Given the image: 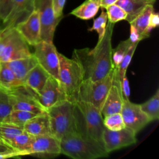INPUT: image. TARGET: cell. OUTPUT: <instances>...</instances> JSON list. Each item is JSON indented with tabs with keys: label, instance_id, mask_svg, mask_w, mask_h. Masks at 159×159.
Here are the masks:
<instances>
[{
	"label": "cell",
	"instance_id": "6da1fadb",
	"mask_svg": "<svg viewBox=\"0 0 159 159\" xmlns=\"http://www.w3.org/2000/svg\"><path fill=\"white\" fill-rule=\"evenodd\" d=\"M108 21V20H107ZM114 24L107 22L106 32L93 48L75 49L72 58L80 64L84 80H99L114 69L112 61V35Z\"/></svg>",
	"mask_w": 159,
	"mask_h": 159
},
{
	"label": "cell",
	"instance_id": "7a4b0ae2",
	"mask_svg": "<svg viewBox=\"0 0 159 159\" xmlns=\"http://www.w3.org/2000/svg\"><path fill=\"white\" fill-rule=\"evenodd\" d=\"M45 111L49 119L52 134L59 140L68 135L81 132L75 103L64 99Z\"/></svg>",
	"mask_w": 159,
	"mask_h": 159
},
{
	"label": "cell",
	"instance_id": "3957f363",
	"mask_svg": "<svg viewBox=\"0 0 159 159\" xmlns=\"http://www.w3.org/2000/svg\"><path fill=\"white\" fill-rule=\"evenodd\" d=\"M60 143L61 154L73 159H96L109 155L102 144L81 132L68 135Z\"/></svg>",
	"mask_w": 159,
	"mask_h": 159
},
{
	"label": "cell",
	"instance_id": "277c9868",
	"mask_svg": "<svg viewBox=\"0 0 159 159\" xmlns=\"http://www.w3.org/2000/svg\"><path fill=\"white\" fill-rule=\"evenodd\" d=\"M58 80L66 99L75 103L78 100L80 87L83 81L80 64L74 58H69L58 52Z\"/></svg>",
	"mask_w": 159,
	"mask_h": 159
},
{
	"label": "cell",
	"instance_id": "5b68a950",
	"mask_svg": "<svg viewBox=\"0 0 159 159\" xmlns=\"http://www.w3.org/2000/svg\"><path fill=\"white\" fill-rule=\"evenodd\" d=\"M32 55L29 44L15 27L4 26L0 30V62H7Z\"/></svg>",
	"mask_w": 159,
	"mask_h": 159
},
{
	"label": "cell",
	"instance_id": "8992f818",
	"mask_svg": "<svg viewBox=\"0 0 159 159\" xmlns=\"http://www.w3.org/2000/svg\"><path fill=\"white\" fill-rule=\"evenodd\" d=\"M75 104L78 117L82 120L78 118L81 133L103 145L102 135L106 127L101 111L93 105L82 101L78 100Z\"/></svg>",
	"mask_w": 159,
	"mask_h": 159
},
{
	"label": "cell",
	"instance_id": "52a82bcc",
	"mask_svg": "<svg viewBox=\"0 0 159 159\" xmlns=\"http://www.w3.org/2000/svg\"><path fill=\"white\" fill-rule=\"evenodd\" d=\"M113 75L114 69L101 80H84L79 89L78 100L89 103L101 111L111 86Z\"/></svg>",
	"mask_w": 159,
	"mask_h": 159
},
{
	"label": "cell",
	"instance_id": "ba28073f",
	"mask_svg": "<svg viewBox=\"0 0 159 159\" xmlns=\"http://www.w3.org/2000/svg\"><path fill=\"white\" fill-rule=\"evenodd\" d=\"M35 9L39 14L40 23V40L53 42L56 28L62 18L54 14L52 0H35Z\"/></svg>",
	"mask_w": 159,
	"mask_h": 159
},
{
	"label": "cell",
	"instance_id": "9c48e42d",
	"mask_svg": "<svg viewBox=\"0 0 159 159\" xmlns=\"http://www.w3.org/2000/svg\"><path fill=\"white\" fill-rule=\"evenodd\" d=\"M34 51L32 54L36 58L38 64L46 71L50 76L58 81L59 57L53 42L40 40L34 45Z\"/></svg>",
	"mask_w": 159,
	"mask_h": 159
},
{
	"label": "cell",
	"instance_id": "30bf717a",
	"mask_svg": "<svg viewBox=\"0 0 159 159\" xmlns=\"http://www.w3.org/2000/svg\"><path fill=\"white\" fill-rule=\"evenodd\" d=\"M12 109H19L42 114L46 112L40 106L32 91L24 84L7 89Z\"/></svg>",
	"mask_w": 159,
	"mask_h": 159
},
{
	"label": "cell",
	"instance_id": "8fae6325",
	"mask_svg": "<svg viewBox=\"0 0 159 159\" xmlns=\"http://www.w3.org/2000/svg\"><path fill=\"white\" fill-rule=\"evenodd\" d=\"M136 133L125 127L119 130H111L105 128L102 135L104 147L107 153L120 149L137 142Z\"/></svg>",
	"mask_w": 159,
	"mask_h": 159
},
{
	"label": "cell",
	"instance_id": "7c38bea8",
	"mask_svg": "<svg viewBox=\"0 0 159 159\" xmlns=\"http://www.w3.org/2000/svg\"><path fill=\"white\" fill-rule=\"evenodd\" d=\"M32 91L39 103L45 111L57 102L66 99L59 81L51 76L39 92Z\"/></svg>",
	"mask_w": 159,
	"mask_h": 159
},
{
	"label": "cell",
	"instance_id": "4fadbf2b",
	"mask_svg": "<svg viewBox=\"0 0 159 159\" xmlns=\"http://www.w3.org/2000/svg\"><path fill=\"white\" fill-rule=\"evenodd\" d=\"M120 114L125 127L136 134L151 122L141 109L140 104L134 103L129 99L124 100Z\"/></svg>",
	"mask_w": 159,
	"mask_h": 159
},
{
	"label": "cell",
	"instance_id": "5bb4252c",
	"mask_svg": "<svg viewBox=\"0 0 159 159\" xmlns=\"http://www.w3.org/2000/svg\"><path fill=\"white\" fill-rule=\"evenodd\" d=\"M61 154L60 140L52 135L34 137L29 155L53 158Z\"/></svg>",
	"mask_w": 159,
	"mask_h": 159
},
{
	"label": "cell",
	"instance_id": "9a60e30c",
	"mask_svg": "<svg viewBox=\"0 0 159 159\" xmlns=\"http://www.w3.org/2000/svg\"><path fill=\"white\" fill-rule=\"evenodd\" d=\"M123 101L120 88L119 78L116 70L114 68L112 84L101 109L102 117H104L110 114L120 112Z\"/></svg>",
	"mask_w": 159,
	"mask_h": 159
},
{
	"label": "cell",
	"instance_id": "2e32d148",
	"mask_svg": "<svg viewBox=\"0 0 159 159\" xmlns=\"http://www.w3.org/2000/svg\"><path fill=\"white\" fill-rule=\"evenodd\" d=\"M29 45L34 46L40 40V23L37 9L32 12L28 17L15 27Z\"/></svg>",
	"mask_w": 159,
	"mask_h": 159
},
{
	"label": "cell",
	"instance_id": "e0dca14e",
	"mask_svg": "<svg viewBox=\"0 0 159 159\" xmlns=\"http://www.w3.org/2000/svg\"><path fill=\"white\" fill-rule=\"evenodd\" d=\"M35 0H12L11 12L4 26L16 27L25 20L35 9Z\"/></svg>",
	"mask_w": 159,
	"mask_h": 159
},
{
	"label": "cell",
	"instance_id": "ac0fdd59",
	"mask_svg": "<svg viewBox=\"0 0 159 159\" xmlns=\"http://www.w3.org/2000/svg\"><path fill=\"white\" fill-rule=\"evenodd\" d=\"M23 128L25 132L34 137L52 135L49 119L46 112L29 120L25 123Z\"/></svg>",
	"mask_w": 159,
	"mask_h": 159
},
{
	"label": "cell",
	"instance_id": "d6986e66",
	"mask_svg": "<svg viewBox=\"0 0 159 159\" xmlns=\"http://www.w3.org/2000/svg\"><path fill=\"white\" fill-rule=\"evenodd\" d=\"M4 63L13 71L16 78L22 84L28 73L38 64L33 54L27 57Z\"/></svg>",
	"mask_w": 159,
	"mask_h": 159
},
{
	"label": "cell",
	"instance_id": "ffe728a7",
	"mask_svg": "<svg viewBox=\"0 0 159 159\" xmlns=\"http://www.w3.org/2000/svg\"><path fill=\"white\" fill-rule=\"evenodd\" d=\"M50 76V75L37 64L28 73L23 84L34 92L38 93L44 86Z\"/></svg>",
	"mask_w": 159,
	"mask_h": 159
},
{
	"label": "cell",
	"instance_id": "44dd1931",
	"mask_svg": "<svg viewBox=\"0 0 159 159\" xmlns=\"http://www.w3.org/2000/svg\"><path fill=\"white\" fill-rule=\"evenodd\" d=\"M155 1L156 0H118L115 4L127 13L125 20L130 23L148 5H153Z\"/></svg>",
	"mask_w": 159,
	"mask_h": 159
},
{
	"label": "cell",
	"instance_id": "7402d4cb",
	"mask_svg": "<svg viewBox=\"0 0 159 159\" xmlns=\"http://www.w3.org/2000/svg\"><path fill=\"white\" fill-rule=\"evenodd\" d=\"M99 8V1L86 0L74 9L70 14L82 20H89L94 17Z\"/></svg>",
	"mask_w": 159,
	"mask_h": 159
},
{
	"label": "cell",
	"instance_id": "603a6c76",
	"mask_svg": "<svg viewBox=\"0 0 159 159\" xmlns=\"http://www.w3.org/2000/svg\"><path fill=\"white\" fill-rule=\"evenodd\" d=\"M154 11L153 5H148L130 24L134 25L137 29L139 34L140 35L142 40L148 38L150 35L147 33V29L148 27L150 17L151 14Z\"/></svg>",
	"mask_w": 159,
	"mask_h": 159
},
{
	"label": "cell",
	"instance_id": "cb8c5ba5",
	"mask_svg": "<svg viewBox=\"0 0 159 159\" xmlns=\"http://www.w3.org/2000/svg\"><path fill=\"white\" fill-rule=\"evenodd\" d=\"M34 138V136L24 130L11 140L9 145L14 150L19 152L21 154V156L29 155Z\"/></svg>",
	"mask_w": 159,
	"mask_h": 159
},
{
	"label": "cell",
	"instance_id": "d4e9b609",
	"mask_svg": "<svg viewBox=\"0 0 159 159\" xmlns=\"http://www.w3.org/2000/svg\"><path fill=\"white\" fill-rule=\"evenodd\" d=\"M142 111L147 116L150 121L159 119V89L147 101L140 104Z\"/></svg>",
	"mask_w": 159,
	"mask_h": 159
},
{
	"label": "cell",
	"instance_id": "484cf974",
	"mask_svg": "<svg viewBox=\"0 0 159 159\" xmlns=\"http://www.w3.org/2000/svg\"><path fill=\"white\" fill-rule=\"evenodd\" d=\"M21 84L13 71L4 62H0V85L8 89Z\"/></svg>",
	"mask_w": 159,
	"mask_h": 159
},
{
	"label": "cell",
	"instance_id": "4316f807",
	"mask_svg": "<svg viewBox=\"0 0 159 159\" xmlns=\"http://www.w3.org/2000/svg\"><path fill=\"white\" fill-rule=\"evenodd\" d=\"M37 115L27 111L12 109L4 122L23 127L25 122Z\"/></svg>",
	"mask_w": 159,
	"mask_h": 159
},
{
	"label": "cell",
	"instance_id": "83f0119b",
	"mask_svg": "<svg viewBox=\"0 0 159 159\" xmlns=\"http://www.w3.org/2000/svg\"><path fill=\"white\" fill-rule=\"evenodd\" d=\"M24 131L22 126L2 122H0V139L9 145L11 140Z\"/></svg>",
	"mask_w": 159,
	"mask_h": 159
},
{
	"label": "cell",
	"instance_id": "f1b7e54d",
	"mask_svg": "<svg viewBox=\"0 0 159 159\" xmlns=\"http://www.w3.org/2000/svg\"><path fill=\"white\" fill-rule=\"evenodd\" d=\"M132 43L129 39L121 41L115 48L112 50V61L114 68H117L120 63L124 55Z\"/></svg>",
	"mask_w": 159,
	"mask_h": 159
},
{
	"label": "cell",
	"instance_id": "f546056e",
	"mask_svg": "<svg viewBox=\"0 0 159 159\" xmlns=\"http://www.w3.org/2000/svg\"><path fill=\"white\" fill-rule=\"evenodd\" d=\"M12 110L7 89L0 85V122L5 120Z\"/></svg>",
	"mask_w": 159,
	"mask_h": 159
},
{
	"label": "cell",
	"instance_id": "4dcf8cb0",
	"mask_svg": "<svg viewBox=\"0 0 159 159\" xmlns=\"http://www.w3.org/2000/svg\"><path fill=\"white\" fill-rule=\"evenodd\" d=\"M107 16L104 9H101V14L93 20V25L88 29L89 31H96L98 34V41L101 40L106 32L107 24Z\"/></svg>",
	"mask_w": 159,
	"mask_h": 159
},
{
	"label": "cell",
	"instance_id": "1f68e13d",
	"mask_svg": "<svg viewBox=\"0 0 159 159\" xmlns=\"http://www.w3.org/2000/svg\"><path fill=\"white\" fill-rule=\"evenodd\" d=\"M103 123L104 127L111 130H119L125 127L120 112L104 117Z\"/></svg>",
	"mask_w": 159,
	"mask_h": 159
},
{
	"label": "cell",
	"instance_id": "d6a6232c",
	"mask_svg": "<svg viewBox=\"0 0 159 159\" xmlns=\"http://www.w3.org/2000/svg\"><path fill=\"white\" fill-rule=\"evenodd\" d=\"M138 44L139 43H135L129 47V48L124 55L119 66L117 68H114L117 73L119 80L126 75L127 69L131 61V60L132 58V57L134 54V52L136 50Z\"/></svg>",
	"mask_w": 159,
	"mask_h": 159
},
{
	"label": "cell",
	"instance_id": "836d02e7",
	"mask_svg": "<svg viewBox=\"0 0 159 159\" xmlns=\"http://www.w3.org/2000/svg\"><path fill=\"white\" fill-rule=\"evenodd\" d=\"M105 9H106L109 22L115 24L119 21L126 20L127 13L117 4H113L107 7Z\"/></svg>",
	"mask_w": 159,
	"mask_h": 159
},
{
	"label": "cell",
	"instance_id": "e575fe53",
	"mask_svg": "<svg viewBox=\"0 0 159 159\" xmlns=\"http://www.w3.org/2000/svg\"><path fill=\"white\" fill-rule=\"evenodd\" d=\"M12 4V0H0V19L3 26L11 12Z\"/></svg>",
	"mask_w": 159,
	"mask_h": 159
},
{
	"label": "cell",
	"instance_id": "d590c367",
	"mask_svg": "<svg viewBox=\"0 0 159 159\" xmlns=\"http://www.w3.org/2000/svg\"><path fill=\"white\" fill-rule=\"evenodd\" d=\"M120 83V88L122 94V96L123 100H128L129 99V97L130 95V89L129 80L125 75L122 79L119 80Z\"/></svg>",
	"mask_w": 159,
	"mask_h": 159
},
{
	"label": "cell",
	"instance_id": "8d00e7d4",
	"mask_svg": "<svg viewBox=\"0 0 159 159\" xmlns=\"http://www.w3.org/2000/svg\"><path fill=\"white\" fill-rule=\"evenodd\" d=\"M66 0H52V8L57 17L63 18V11Z\"/></svg>",
	"mask_w": 159,
	"mask_h": 159
},
{
	"label": "cell",
	"instance_id": "74e56055",
	"mask_svg": "<svg viewBox=\"0 0 159 159\" xmlns=\"http://www.w3.org/2000/svg\"><path fill=\"white\" fill-rule=\"evenodd\" d=\"M159 24V15L158 13L155 12L154 11L151 14L149 24L148 27L147 29V33L150 35V31L153 29L158 27Z\"/></svg>",
	"mask_w": 159,
	"mask_h": 159
},
{
	"label": "cell",
	"instance_id": "f35d334b",
	"mask_svg": "<svg viewBox=\"0 0 159 159\" xmlns=\"http://www.w3.org/2000/svg\"><path fill=\"white\" fill-rule=\"evenodd\" d=\"M129 39L132 43H139L140 41L142 40L140 35L137 32V29L131 24H130V36Z\"/></svg>",
	"mask_w": 159,
	"mask_h": 159
},
{
	"label": "cell",
	"instance_id": "ab89813d",
	"mask_svg": "<svg viewBox=\"0 0 159 159\" xmlns=\"http://www.w3.org/2000/svg\"><path fill=\"white\" fill-rule=\"evenodd\" d=\"M21 156V154L17 151H7L4 152H0V159H4L12 157H16Z\"/></svg>",
	"mask_w": 159,
	"mask_h": 159
},
{
	"label": "cell",
	"instance_id": "60d3db41",
	"mask_svg": "<svg viewBox=\"0 0 159 159\" xmlns=\"http://www.w3.org/2000/svg\"><path fill=\"white\" fill-rule=\"evenodd\" d=\"M14 150L9 145L4 142L3 140L0 139V152H7V151H13ZM16 151V150H15Z\"/></svg>",
	"mask_w": 159,
	"mask_h": 159
},
{
	"label": "cell",
	"instance_id": "b9f144b4",
	"mask_svg": "<svg viewBox=\"0 0 159 159\" xmlns=\"http://www.w3.org/2000/svg\"><path fill=\"white\" fill-rule=\"evenodd\" d=\"M118 0H99L100 8L106 9L110 5L115 4Z\"/></svg>",
	"mask_w": 159,
	"mask_h": 159
},
{
	"label": "cell",
	"instance_id": "7bdbcfd3",
	"mask_svg": "<svg viewBox=\"0 0 159 159\" xmlns=\"http://www.w3.org/2000/svg\"><path fill=\"white\" fill-rule=\"evenodd\" d=\"M1 22H2V21H1V20L0 19V30H1L3 27H4V26H2V25H1Z\"/></svg>",
	"mask_w": 159,
	"mask_h": 159
},
{
	"label": "cell",
	"instance_id": "ee69618b",
	"mask_svg": "<svg viewBox=\"0 0 159 159\" xmlns=\"http://www.w3.org/2000/svg\"><path fill=\"white\" fill-rule=\"evenodd\" d=\"M98 1H99V0H98Z\"/></svg>",
	"mask_w": 159,
	"mask_h": 159
}]
</instances>
